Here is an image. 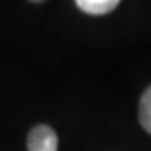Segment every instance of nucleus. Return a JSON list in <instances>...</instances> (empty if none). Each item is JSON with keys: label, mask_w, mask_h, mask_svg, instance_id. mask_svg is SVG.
I'll list each match as a JSON object with an SVG mask.
<instances>
[{"label": "nucleus", "mask_w": 151, "mask_h": 151, "mask_svg": "<svg viewBox=\"0 0 151 151\" xmlns=\"http://www.w3.org/2000/svg\"><path fill=\"white\" fill-rule=\"evenodd\" d=\"M139 122H141V126L151 134V86L141 94V103H139Z\"/></svg>", "instance_id": "7ed1b4c3"}, {"label": "nucleus", "mask_w": 151, "mask_h": 151, "mask_svg": "<svg viewBox=\"0 0 151 151\" xmlns=\"http://www.w3.org/2000/svg\"><path fill=\"white\" fill-rule=\"evenodd\" d=\"M32 2H44V0H32Z\"/></svg>", "instance_id": "20e7f679"}, {"label": "nucleus", "mask_w": 151, "mask_h": 151, "mask_svg": "<svg viewBox=\"0 0 151 151\" xmlns=\"http://www.w3.org/2000/svg\"><path fill=\"white\" fill-rule=\"evenodd\" d=\"M76 4L86 15H107L120 4V0H76Z\"/></svg>", "instance_id": "f03ea898"}, {"label": "nucleus", "mask_w": 151, "mask_h": 151, "mask_svg": "<svg viewBox=\"0 0 151 151\" xmlns=\"http://www.w3.org/2000/svg\"><path fill=\"white\" fill-rule=\"evenodd\" d=\"M57 149H59V137L50 126L38 124L29 130L27 151H57Z\"/></svg>", "instance_id": "f257e3e1"}]
</instances>
